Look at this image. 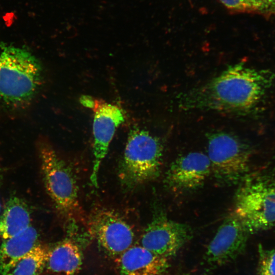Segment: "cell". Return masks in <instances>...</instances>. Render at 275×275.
<instances>
[{
	"label": "cell",
	"mask_w": 275,
	"mask_h": 275,
	"mask_svg": "<svg viewBox=\"0 0 275 275\" xmlns=\"http://www.w3.org/2000/svg\"><path fill=\"white\" fill-rule=\"evenodd\" d=\"M88 226L91 234L112 255H121L133 243L132 228L113 210L105 208L96 210L91 215Z\"/></svg>",
	"instance_id": "obj_10"
},
{
	"label": "cell",
	"mask_w": 275,
	"mask_h": 275,
	"mask_svg": "<svg viewBox=\"0 0 275 275\" xmlns=\"http://www.w3.org/2000/svg\"><path fill=\"white\" fill-rule=\"evenodd\" d=\"M162 153L161 143L156 136L139 128L130 129L119 168L123 184L132 188L157 178Z\"/></svg>",
	"instance_id": "obj_4"
},
{
	"label": "cell",
	"mask_w": 275,
	"mask_h": 275,
	"mask_svg": "<svg viewBox=\"0 0 275 275\" xmlns=\"http://www.w3.org/2000/svg\"><path fill=\"white\" fill-rule=\"evenodd\" d=\"M81 263L82 255L79 246L73 241L66 239L49 251L46 265L52 272L75 275Z\"/></svg>",
	"instance_id": "obj_15"
},
{
	"label": "cell",
	"mask_w": 275,
	"mask_h": 275,
	"mask_svg": "<svg viewBox=\"0 0 275 275\" xmlns=\"http://www.w3.org/2000/svg\"><path fill=\"white\" fill-rule=\"evenodd\" d=\"M30 224L28 205L18 197H10L0 215V237L4 240L14 236L28 229Z\"/></svg>",
	"instance_id": "obj_14"
},
{
	"label": "cell",
	"mask_w": 275,
	"mask_h": 275,
	"mask_svg": "<svg viewBox=\"0 0 275 275\" xmlns=\"http://www.w3.org/2000/svg\"><path fill=\"white\" fill-rule=\"evenodd\" d=\"M250 232L232 213L218 228L209 243L204 259L210 267L227 264L240 256L245 249Z\"/></svg>",
	"instance_id": "obj_9"
},
{
	"label": "cell",
	"mask_w": 275,
	"mask_h": 275,
	"mask_svg": "<svg viewBox=\"0 0 275 275\" xmlns=\"http://www.w3.org/2000/svg\"><path fill=\"white\" fill-rule=\"evenodd\" d=\"M233 213L250 234L275 227V181L246 179L237 193Z\"/></svg>",
	"instance_id": "obj_5"
},
{
	"label": "cell",
	"mask_w": 275,
	"mask_h": 275,
	"mask_svg": "<svg viewBox=\"0 0 275 275\" xmlns=\"http://www.w3.org/2000/svg\"><path fill=\"white\" fill-rule=\"evenodd\" d=\"M122 275H161L169 267L168 258L141 245L131 246L119 259Z\"/></svg>",
	"instance_id": "obj_12"
},
{
	"label": "cell",
	"mask_w": 275,
	"mask_h": 275,
	"mask_svg": "<svg viewBox=\"0 0 275 275\" xmlns=\"http://www.w3.org/2000/svg\"><path fill=\"white\" fill-rule=\"evenodd\" d=\"M256 275H275V248L265 249L260 244Z\"/></svg>",
	"instance_id": "obj_18"
},
{
	"label": "cell",
	"mask_w": 275,
	"mask_h": 275,
	"mask_svg": "<svg viewBox=\"0 0 275 275\" xmlns=\"http://www.w3.org/2000/svg\"><path fill=\"white\" fill-rule=\"evenodd\" d=\"M49 250L36 244L18 262L10 275H39L46 265Z\"/></svg>",
	"instance_id": "obj_16"
},
{
	"label": "cell",
	"mask_w": 275,
	"mask_h": 275,
	"mask_svg": "<svg viewBox=\"0 0 275 275\" xmlns=\"http://www.w3.org/2000/svg\"><path fill=\"white\" fill-rule=\"evenodd\" d=\"M38 233L30 226L19 234L4 239L0 246V274L10 275L19 260L37 244Z\"/></svg>",
	"instance_id": "obj_13"
},
{
	"label": "cell",
	"mask_w": 275,
	"mask_h": 275,
	"mask_svg": "<svg viewBox=\"0 0 275 275\" xmlns=\"http://www.w3.org/2000/svg\"><path fill=\"white\" fill-rule=\"evenodd\" d=\"M192 236L189 226L171 220L159 211L154 214L141 236L140 245L168 258L175 255Z\"/></svg>",
	"instance_id": "obj_8"
},
{
	"label": "cell",
	"mask_w": 275,
	"mask_h": 275,
	"mask_svg": "<svg viewBox=\"0 0 275 275\" xmlns=\"http://www.w3.org/2000/svg\"><path fill=\"white\" fill-rule=\"evenodd\" d=\"M2 180H3V174H2V172L1 170V169H0V187H1V184H2ZM2 211V204H1V200H0V213Z\"/></svg>",
	"instance_id": "obj_19"
},
{
	"label": "cell",
	"mask_w": 275,
	"mask_h": 275,
	"mask_svg": "<svg viewBox=\"0 0 275 275\" xmlns=\"http://www.w3.org/2000/svg\"><path fill=\"white\" fill-rule=\"evenodd\" d=\"M42 79L41 66L32 55L0 45V106L16 107L30 102Z\"/></svg>",
	"instance_id": "obj_2"
},
{
	"label": "cell",
	"mask_w": 275,
	"mask_h": 275,
	"mask_svg": "<svg viewBox=\"0 0 275 275\" xmlns=\"http://www.w3.org/2000/svg\"><path fill=\"white\" fill-rule=\"evenodd\" d=\"M229 11L275 16V0H219Z\"/></svg>",
	"instance_id": "obj_17"
},
{
	"label": "cell",
	"mask_w": 275,
	"mask_h": 275,
	"mask_svg": "<svg viewBox=\"0 0 275 275\" xmlns=\"http://www.w3.org/2000/svg\"><path fill=\"white\" fill-rule=\"evenodd\" d=\"M207 156L217 181L229 185L244 177L249 169L251 152L236 136L224 131L207 135Z\"/></svg>",
	"instance_id": "obj_6"
},
{
	"label": "cell",
	"mask_w": 275,
	"mask_h": 275,
	"mask_svg": "<svg viewBox=\"0 0 275 275\" xmlns=\"http://www.w3.org/2000/svg\"><path fill=\"white\" fill-rule=\"evenodd\" d=\"M79 101L83 106L90 109L94 115V160L90 180L92 184L97 187L101 163L107 153L116 129L124 121V116L119 106L102 99L82 95Z\"/></svg>",
	"instance_id": "obj_7"
},
{
	"label": "cell",
	"mask_w": 275,
	"mask_h": 275,
	"mask_svg": "<svg viewBox=\"0 0 275 275\" xmlns=\"http://www.w3.org/2000/svg\"><path fill=\"white\" fill-rule=\"evenodd\" d=\"M211 173L210 163L206 154L189 152L171 163L164 182L175 191L193 190L201 186Z\"/></svg>",
	"instance_id": "obj_11"
},
{
	"label": "cell",
	"mask_w": 275,
	"mask_h": 275,
	"mask_svg": "<svg viewBox=\"0 0 275 275\" xmlns=\"http://www.w3.org/2000/svg\"><path fill=\"white\" fill-rule=\"evenodd\" d=\"M37 148L45 189L58 211L69 221L82 222L78 186L71 169L44 139L38 141Z\"/></svg>",
	"instance_id": "obj_3"
},
{
	"label": "cell",
	"mask_w": 275,
	"mask_h": 275,
	"mask_svg": "<svg viewBox=\"0 0 275 275\" xmlns=\"http://www.w3.org/2000/svg\"><path fill=\"white\" fill-rule=\"evenodd\" d=\"M273 78L274 73L269 70L240 63L231 65L203 85L180 95L179 105L187 110L244 113L260 101Z\"/></svg>",
	"instance_id": "obj_1"
}]
</instances>
